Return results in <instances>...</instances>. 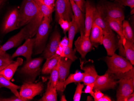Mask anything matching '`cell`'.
<instances>
[{"mask_svg":"<svg viewBox=\"0 0 134 101\" xmlns=\"http://www.w3.org/2000/svg\"><path fill=\"white\" fill-rule=\"evenodd\" d=\"M41 13L38 5L34 0H23L19 10L18 28H19L27 24Z\"/></svg>","mask_w":134,"mask_h":101,"instance_id":"obj_1","label":"cell"},{"mask_svg":"<svg viewBox=\"0 0 134 101\" xmlns=\"http://www.w3.org/2000/svg\"><path fill=\"white\" fill-rule=\"evenodd\" d=\"M106 62L108 67L107 71L112 74L125 73L133 68V65L127 59L115 53L106 57Z\"/></svg>","mask_w":134,"mask_h":101,"instance_id":"obj_2","label":"cell"},{"mask_svg":"<svg viewBox=\"0 0 134 101\" xmlns=\"http://www.w3.org/2000/svg\"><path fill=\"white\" fill-rule=\"evenodd\" d=\"M51 21L50 19L43 17L37 29L34 46L35 54H40L45 49Z\"/></svg>","mask_w":134,"mask_h":101,"instance_id":"obj_3","label":"cell"},{"mask_svg":"<svg viewBox=\"0 0 134 101\" xmlns=\"http://www.w3.org/2000/svg\"><path fill=\"white\" fill-rule=\"evenodd\" d=\"M103 12L107 17L122 22L125 20L123 6L118 3L107 2L101 5Z\"/></svg>","mask_w":134,"mask_h":101,"instance_id":"obj_4","label":"cell"},{"mask_svg":"<svg viewBox=\"0 0 134 101\" xmlns=\"http://www.w3.org/2000/svg\"><path fill=\"white\" fill-rule=\"evenodd\" d=\"M54 7L57 22L62 18L70 22L74 14L70 0H56Z\"/></svg>","mask_w":134,"mask_h":101,"instance_id":"obj_5","label":"cell"},{"mask_svg":"<svg viewBox=\"0 0 134 101\" xmlns=\"http://www.w3.org/2000/svg\"><path fill=\"white\" fill-rule=\"evenodd\" d=\"M118 82L115 79L113 74L106 72L103 75H98L94 82V90L105 91L109 89H113Z\"/></svg>","mask_w":134,"mask_h":101,"instance_id":"obj_6","label":"cell"},{"mask_svg":"<svg viewBox=\"0 0 134 101\" xmlns=\"http://www.w3.org/2000/svg\"><path fill=\"white\" fill-rule=\"evenodd\" d=\"M19 10L14 8L9 11L2 23L1 31L3 34H7L19 28L17 26Z\"/></svg>","mask_w":134,"mask_h":101,"instance_id":"obj_7","label":"cell"},{"mask_svg":"<svg viewBox=\"0 0 134 101\" xmlns=\"http://www.w3.org/2000/svg\"><path fill=\"white\" fill-rule=\"evenodd\" d=\"M43 89V85L41 82L37 83H25L21 87L19 94L22 98L30 100L39 95Z\"/></svg>","mask_w":134,"mask_h":101,"instance_id":"obj_8","label":"cell"},{"mask_svg":"<svg viewBox=\"0 0 134 101\" xmlns=\"http://www.w3.org/2000/svg\"><path fill=\"white\" fill-rule=\"evenodd\" d=\"M119 88L116 93V98L118 101H125L126 99L133 92L134 89V81L131 79L119 80Z\"/></svg>","mask_w":134,"mask_h":101,"instance_id":"obj_9","label":"cell"},{"mask_svg":"<svg viewBox=\"0 0 134 101\" xmlns=\"http://www.w3.org/2000/svg\"><path fill=\"white\" fill-rule=\"evenodd\" d=\"M94 23L101 28L104 34L113 32L110 28L106 19L101 5L98 4L95 8L94 13Z\"/></svg>","mask_w":134,"mask_h":101,"instance_id":"obj_10","label":"cell"},{"mask_svg":"<svg viewBox=\"0 0 134 101\" xmlns=\"http://www.w3.org/2000/svg\"><path fill=\"white\" fill-rule=\"evenodd\" d=\"M35 42V38H29L26 39L23 45L18 47L11 56L12 59L17 56H24L26 59V62L30 61L33 53V49Z\"/></svg>","mask_w":134,"mask_h":101,"instance_id":"obj_11","label":"cell"},{"mask_svg":"<svg viewBox=\"0 0 134 101\" xmlns=\"http://www.w3.org/2000/svg\"><path fill=\"white\" fill-rule=\"evenodd\" d=\"M95 6L91 1L87 0L86 3L85 16V36L90 37L91 28L94 23V13Z\"/></svg>","mask_w":134,"mask_h":101,"instance_id":"obj_12","label":"cell"},{"mask_svg":"<svg viewBox=\"0 0 134 101\" xmlns=\"http://www.w3.org/2000/svg\"><path fill=\"white\" fill-rule=\"evenodd\" d=\"M72 62L67 58L64 57L60 58L59 63L58 80L56 85V89L61 86L68 76Z\"/></svg>","mask_w":134,"mask_h":101,"instance_id":"obj_13","label":"cell"},{"mask_svg":"<svg viewBox=\"0 0 134 101\" xmlns=\"http://www.w3.org/2000/svg\"><path fill=\"white\" fill-rule=\"evenodd\" d=\"M76 50L81 55L82 59H84L88 53L92 49L93 44L90 40V37L85 35L79 36L74 42Z\"/></svg>","mask_w":134,"mask_h":101,"instance_id":"obj_14","label":"cell"},{"mask_svg":"<svg viewBox=\"0 0 134 101\" xmlns=\"http://www.w3.org/2000/svg\"><path fill=\"white\" fill-rule=\"evenodd\" d=\"M61 40L60 33L56 30L52 35L49 43L44 50L43 54L46 59L50 58L55 54Z\"/></svg>","mask_w":134,"mask_h":101,"instance_id":"obj_15","label":"cell"},{"mask_svg":"<svg viewBox=\"0 0 134 101\" xmlns=\"http://www.w3.org/2000/svg\"><path fill=\"white\" fill-rule=\"evenodd\" d=\"M118 43L119 41L113 32L104 34L102 44L107 50L108 56H111L115 53L118 49Z\"/></svg>","mask_w":134,"mask_h":101,"instance_id":"obj_16","label":"cell"},{"mask_svg":"<svg viewBox=\"0 0 134 101\" xmlns=\"http://www.w3.org/2000/svg\"><path fill=\"white\" fill-rule=\"evenodd\" d=\"M72 7L74 16L79 28L80 35L85 34V14L81 11L73 0H70Z\"/></svg>","mask_w":134,"mask_h":101,"instance_id":"obj_17","label":"cell"},{"mask_svg":"<svg viewBox=\"0 0 134 101\" xmlns=\"http://www.w3.org/2000/svg\"><path fill=\"white\" fill-rule=\"evenodd\" d=\"M43 59L37 58L33 59L26 62L25 65L23 67L21 72L28 75H33L35 73L40 69Z\"/></svg>","mask_w":134,"mask_h":101,"instance_id":"obj_18","label":"cell"},{"mask_svg":"<svg viewBox=\"0 0 134 101\" xmlns=\"http://www.w3.org/2000/svg\"><path fill=\"white\" fill-rule=\"evenodd\" d=\"M23 59L18 58L16 61L13 62L3 69L1 72V75L4 77L6 79L10 81L14 75L19 66L22 65Z\"/></svg>","mask_w":134,"mask_h":101,"instance_id":"obj_19","label":"cell"},{"mask_svg":"<svg viewBox=\"0 0 134 101\" xmlns=\"http://www.w3.org/2000/svg\"><path fill=\"white\" fill-rule=\"evenodd\" d=\"M81 69L84 71L82 82L84 85L94 83L98 75L94 66L83 67L81 66Z\"/></svg>","mask_w":134,"mask_h":101,"instance_id":"obj_20","label":"cell"},{"mask_svg":"<svg viewBox=\"0 0 134 101\" xmlns=\"http://www.w3.org/2000/svg\"><path fill=\"white\" fill-rule=\"evenodd\" d=\"M106 17L110 28L118 34L120 38L119 40L123 46L125 43L126 40L123 35L122 32V22L116 19L110 18L106 16Z\"/></svg>","mask_w":134,"mask_h":101,"instance_id":"obj_21","label":"cell"},{"mask_svg":"<svg viewBox=\"0 0 134 101\" xmlns=\"http://www.w3.org/2000/svg\"><path fill=\"white\" fill-rule=\"evenodd\" d=\"M104 36V32L101 28L93 23L90 35V40L92 44H102Z\"/></svg>","mask_w":134,"mask_h":101,"instance_id":"obj_22","label":"cell"},{"mask_svg":"<svg viewBox=\"0 0 134 101\" xmlns=\"http://www.w3.org/2000/svg\"><path fill=\"white\" fill-rule=\"evenodd\" d=\"M83 73L76 71L74 74H71L68 78L64 81L61 86L57 89V91L63 92L64 91L66 86L68 84L73 83H80L82 81Z\"/></svg>","mask_w":134,"mask_h":101,"instance_id":"obj_23","label":"cell"},{"mask_svg":"<svg viewBox=\"0 0 134 101\" xmlns=\"http://www.w3.org/2000/svg\"><path fill=\"white\" fill-rule=\"evenodd\" d=\"M61 57L56 54L50 58L46 59V62L42 68V73L43 74H50L52 70L56 66Z\"/></svg>","mask_w":134,"mask_h":101,"instance_id":"obj_24","label":"cell"},{"mask_svg":"<svg viewBox=\"0 0 134 101\" xmlns=\"http://www.w3.org/2000/svg\"><path fill=\"white\" fill-rule=\"evenodd\" d=\"M68 31V46L72 49L74 39L76 34L79 31L78 25L75 21L74 15L72 16L71 21L70 22V27Z\"/></svg>","mask_w":134,"mask_h":101,"instance_id":"obj_25","label":"cell"},{"mask_svg":"<svg viewBox=\"0 0 134 101\" xmlns=\"http://www.w3.org/2000/svg\"><path fill=\"white\" fill-rule=\"evenodd\" d=\"M2 87H6L10 89L13 93L15 94V95L17 97H21L19 93L17 90L20 88V86L15 85L11 83L9 80L7 79L2 76L0 75V88Z\"/></svg>","mask_w":134,"mask_h":101,"instance_id":"obj_26","label":"cell"},{"mask_svg":"<svg viewBox=\"0 0 134 101\" xmlns=\"http://www.w3.org/2000/svg\"><path fill=\"white\" fill-rule=\"evenodd\" d=\"M125 50V55L132 65H134V43L126 40L123 45Z\"/></svg>","mask_w":134,"mask_h":101,"instance_id":"obj_27","label":"cell"},{"mask_svg":"<svg viewBox=\"0 0 134 101\" xmlns=\"http://www.w3.org/2000/svg\"><path fill=\"white\" fill-rule=\"evenodd\" d=\"M57 91L56 87L47 86L46 93L43 97L39 101H57Z\"/></svg>","mask_w":134,"mask_h":101,"instance_id":"obj_28","label":"cell"},{"mask_svg":"<svg viewBox=\"0 0 134 101\" xmlns=\"http://www.w3.org/2000/svg\"><path fill=\"white\" fill-rule=\"evenodd\" d=\"M122 32L126 40L134 43V33L128 21L124 20L122 23Z\"/></svg>","mask_w":134,"mask_h":101,"instance_id":"obj_29","label":"cell"},{"mask_svg":"<svg viewBox=\"0 0 134 101\" xmlns=\"http://www.w3.org/2000/svg\"><path fill=\"white\" fill-rule=\"evenodd\" d=\"M59 61L56 66L51 71L50 73V79L47 86H51L54 87H56L59 78Z\"/></svg>","mask_w":134,"mask_h":101,"instance_id":"obj_30","label":"cell"},{"mask_svg":"<svg viewBox=\"0 0 134 101\" xmlns=\"http://www.w3.org/2000/svg\"><path fill=\"white\" fill-rule=\"evenodd\" d=\"M34 1L38 5L42 14L43 15V17H47L52 20V14L53 11V10L46 4L41 3L38 0Z\"/></svg>","mask_w":134,"mask_h":101,"instance_id":"obj_31","label":"cell"},{"mask_svg":"<svg viewBox=\"0 0 134 101\" xmlns=\"http://www.w3.org/2000/svg\"><path fill=\"white\" fill-rule=\"evenodd\" d=\"M12 58L9 54L5 52L0 53V68L4 69L8 65L13 62Z\"/></svg>","mask_w":134,"mask_h":101,"instance_id":"obj_32","label":"cell"},{"mask_svg":"<svg viewBox=\"0 0 134 101\" xmlns=\"http://www.w3.org/2000/svg\"><path fill=\"white\" fill-rule=\"evenodd\" d=\"M76 50V49L73 50L72 48H71L69 46H68L61 54L60 56L67 58L73 62L74 61L77 59V57L75 55Z\"/></svg>","mask_w":134,"mask_h":101,"instance_id":"obj_33","label":"cell"},{"mask_svg":"<svg viewBox=\"0 0 134 101\" xmlns=\"http://www.w3.org/2000/svg\"><path fill=\"white\" fill-rule=\"evenodd\" d=\"M114 75V74H113ZM115 79H131L134 81V68H132L131 70L122 73L114 75Z\"/></svg>","mask_w":134,"mask_h":101,"instance_id":"obj_34","label":"cell"},{"mask_svg":"<svg viewBox=\"0 0 134 101\" xmlns=\"http://www.w3.org/2000/svg\"><path fill=\"white\" fill-rule=\"evenodd\" d=\"M68 43H69V41H68V38L66 36L64 37L60 41L55 54L60 56V55L64 51L66 47L68 46Z\"/></svg>","mask_w":134,"mask_h":101,"instance_id":"obj_35","label":"cell"},{"mask_svg":"<svg viewBox=\"0 0 134 101\" xmlns=\"http://www.w3.org/2000/svg\"><path fill=\"white\" fill-rule=\"evenodd\" d=\"M84 87L83 84L78 83L76 88V91L74 95L73 100L74 101H80L81 99V95L82 93L83 89Z\"/></svg>","mask_w":134,"mask_h":101,"instance_id":"obj_36","label":"cell"},{"mask_svg":"<svg viewBox=\"0 0 134 101\" xmlns=\"http://www.w3.org/2000/svg\"><path fill=\"white\" fill-rule=\"evenodd\" d=\"M59 24L63 29V32L65 34L68 31L70 27V22L62 18H59L58 21Z\"/></svg>","mask_w":134,"mask_h":101,"instance_id":"obj_37","label":"cell"},{"mask_svg":"<svg viewBox=\"0 0 134 101\" xmlns=\"http://www.w3.org/2000/svg\"><path fill=\"white\" fill-rule=\"evenodd\" d=\"M115 1L122 6L129 7L131 10L134 9V0H115Z\"/></svg>","mask_w":134,"mask_h":101,"instance_id":"obj_38","label":"cell"},{"mask_svg":"<svg viewBox=\"0 0 134 101\" xmlns=\"http://www.w3.org/2000/svg\"><path fill=\"white\" fill-rule=\"evenodd\" d=\"M29 100L27 99L21 97H17L15 95V96L8 98H0V101H27Z\"/></svg>","mask_w":134,"mask_h":101,"instance_id":"obj_39","label":"cell"},{"mask_svg":"<svg viewBox=\"0 0 134 101\" xmlns=\"http://www.w3.org/2000/svg\"><path fill=\"white\" fill-rule=\"evenodd\" d=\"M94 83L87 84L86 85V88H85L84 92L82 93H89L91 96L94 98Z\"/></svg>","mask_w":134,"mask_h":101,"instance_id":"obj_40","label":"cell"},{"mask_svg":"<svg viewBox=\"0 0 134 101\" xmlns=\"http://www.w3.org/2000/svg\"><path fill=\"white\" fill-rule=\"evenodd\" d=\"M81 11L83 13L85 12V6L86 1L85 0H73Z\"/></svg>","mask_w":134,"mask_h":101,"instance_id":"obj_41","label":"cell"},{"mask_svg":"<svg viewBox=\"0 0 134 101\" xmlns=\"http://www.w3.org/2000/svg\"><path fill=\"white\" fill-rule=\"evenodd\" d=\"M41 3H43L44 4L49 7L52 9H54L55 7V0H38Z\"/></svg>","mask_w":134,"mask_h":101,"instance_id":"obj_42","label":"cell"},{"mask_svg":"<svg viewBox=\"0 0 134 101\" xmlns=\"http://www.w3.org/2000/svg\"><path fill=\"white\" fill-rule=\"evenodd\" d=\"M104 95V94L102 93L101 91L96 90L94 92V96L93 98L95 101H98V99L101 98Z\"/></svg>","mask_w":134,"mask_h":101,"instance_id":"obj_43","label":"cell"},{"mask_svg":"<svg viewBox=\"0 0 134 101\" xmlns=\"http://www.w3.org/2000/svg\"><path fill=\"white\" fill-rule=\"evenodd\" d=\"M111 99L110 97L108 96H107V95H104L101 98L98 99V101H111Z\"/></svg>","mask_w":134,"mask_h":101,"instance_id":"obj_44","label":"cell"},{"mask_svg":"<svg viewBox=\"0 0 134 101\" xmlns=\"http://www.w3.org/2000/svg\"><path fill=\"white\" fill-rule=\"evenodd\" d=\"M134 101V92H132L131 94H130L126 99L125 101Z\"/></svg>","mask_w":134,"mask_h":101,"instance_id":"obj_45","label":"cell"},{"mask_svg":"<svg viewBox=\"0 0 134 101\" xmlns=\"http://www.w3.org/2000/svg\"><path fill=\"white\" fill-rule=\"evenodd\" d=\"M60 101H66L67 100H66V98H65V96L64 95H63L62 96L61 98V99H60Z\"/></svg>","mask_w":134,"mask_h":101,"instance_id":"obj_46","label":"cell"},{"mask_svg":"<svg viewBox=\"0 0 134 101\" xmlns=\"http://www.w3.org/2000/svg\"><path fill=\"white\" fill-rule=\"evenodd\" d=\"M6 0H0V7L2 6Z\"/></svg>","mask_w":134,"mask_h":101,"instance_id":"obj_47","label":"cell"},{"mask_svg":"<svg viewBox=\"0 0 134 101\" xmlns=\"http://www.w3.org/2000/svg\"><path fill=\"white\" fill-rule=\"evenodd\" d=\"M131 14H134V9H133L131 10Z\"/></svg>","mask_w":134,"mask_h":101,"instance_id":"obj_48","label":"cell"},{"mask_svg":"<svg viewBox=\"0 0 134 101\" xmlns=\"http://www.w3.org/2000/svg\"><path fill=\"white\" fill-rule=\"evenodd\" d=\"M3 69H4V68H0V75H1V71H2V70H3Z\"/></svg>","mask_w":134,"mask_h":101,"instance_id":"obj_49","label":"cell"},{"mask_svg":"<svg viewBox=\"0 0 134 101\" xmlns=\"http://www.w3.org/2000/svg\"><path fill=\"white\" fill-rule=\"evenodd\" d=\"M110 1H113V0H110Z\"/></svg>","mask_w":134,"mask_h":101,"instance_id":"obj_50","label":"cell"}]
</instances>
